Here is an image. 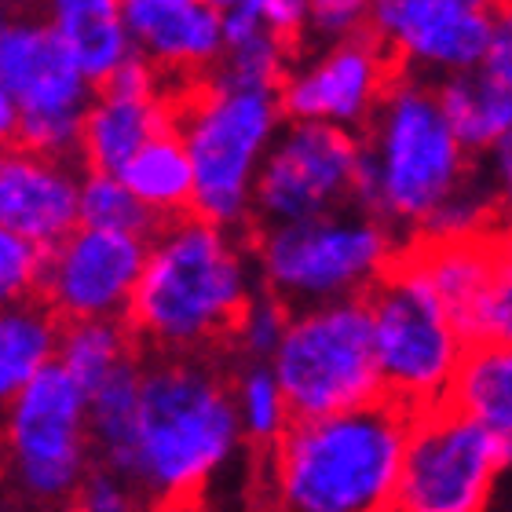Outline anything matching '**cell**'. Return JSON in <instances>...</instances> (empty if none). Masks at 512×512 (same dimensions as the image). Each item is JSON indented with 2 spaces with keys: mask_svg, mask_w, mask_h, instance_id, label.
I'll return each mask as SVG.
<instances>
[{
  "mask_svg": "<svg viewBox=\"0 0 512 512\" xmlns=\"http://www.w3.org/2000/svg\"><path fill=\"white\" fill-rule=\"evenodd\" d=\"M242 447L231 381L202 352H161L139 366L125 476L158 505L198 502Z\"/></svg>",
  "mask_w": 512,
  "mask_h": 512,
  "instance_id": "cell-1",
  "label": "cell"
},
{
  "mask_svg": "<svg viewBox=\"0 0 512 512\" xmlns=\"http://www.w3.org/2000/svg\"><path fill=\"white\" fill-rule=\"evenodd\" d=\"M414 410L388 395L322 417H293L267 454V487L278 509H392Z\"/></svg>",
  "mask_w": 512,
  "mask_h": 512,
  "instance_id": "cell-2",
  "label": "cell"
},
{
  "mask_svg": "<svg viewBox=\"0 0 512 512\" xmlns=\"http://www.w3.org/2000/svg\"><path fill=\"white\" fill-rule=\"evenodd\" d=\"M253 289V264L231 227L183 213L150 235L128 319L158 352H205L231 337Z\"/></svg>",
  "mask_w": 512,
  "mask_h": 512,
  "instance_id": "cell-3",
  "label": "cell"
},
{
  "mask_svg": "<svg viewBox=\"0 0 512 512\" xmlns=\"http://www.w3.org/2000/svg\"><path fill=\"white\" fill-rule=\"evenodd\" d=\"M359 132L352 205L392 227L395 238L417 235L428 213L469 180L472 154L443 118L432 85L403 66Z\"/></svg>",
  "mask_w": 512,
  "mask_h": 512,
  "instance_id": "cell-4",
  "label": "cell"
},
{
  "mask_svg": "<svg viewBox=\"0 0 512 512\" xmlns=\"http://www.w3.org/2000/svg\"><path fill=\"white\" fill-rule=\"evenodd\" d=\"M282 128L278 88L209 77L180 107V132L194 172L191 213L220 227L253 216V183L275 132Z\"/></svg>",
  "mask_w": 512,
  "mask_h": 512,
  "instance_id": "cell-5",
  "label": "cell"
},
{
  "mask_svg": "<svg viewBox=\"0 0 512 512\" xmlns=\"http://www.w3.org/2000/svg\"><path fill=\"white\" fill-rule=\"evenodd\" d=\"M399 238L359 205H341L286 224H264L256 267L289 308H308L341 297H363L392 264Z\"/></svg>",
  "mask_w": 512,
  "mask_h": 512,
  "instance_id": "cell-6",
  "label": "cell"
},
{
  "mask_svg": "<svg viewBox=\"0 0 512 512\" xmlns=\"http://www.w3.org/2000/svg\"><path fill=\"white\" fill-rule=\"evenodd\" d=\"M293 417H322L384 395L374 319L363 297L289 311L286 333L267 359Z\"/></svg>",
  "mask_w": 512,
  "mask_h": 512,
  "instance_id": "cell-7",
  "label": "cell"
},
{
  "mask_svg": "<svg viewBox=\"0 0 512 512\" xmlns=\"http://www.w3.org/2000/svg\"><path fill=\"white\" fill-rule=\"evenodd\" d=\"M366 304L374 319L384 395L410 410L447 399L454 370L469 344L425 271L403 246L395 249L384 275L366 289Z\"/></svg>",
  "mask_w": 512,
  "mask_h": 512,
  "instance_id": "cell-8",
  "label": "cell"
},
{
  "mask_svg": "<svg viewBox=\"0 0 512 512\" xmlns=\"http://www.w3.org/2000/svg\"><path fill=\"white\" fill-rule=\"evenodd\" d=\"M0 417L4 476L11 491L30 505L74 502L85 472L96 461L85 388L52 359L22 384Z\"/></svg>",
  "mask_w": 512,
  "mask_h": 512,
  "instance_id": "cell-9",
  "label": "cell"
},
{
  "mask_svg": "<svg viewBox=\"0 0 512 512\" xmlns=\"http://www.w3.org/2000/svg\"><path fill=\"white\" fill-rule=\"evenodd\" d=\"M512 469V439L439 399L410 417L392 509L480 512Z\"/></svg>",
  "mask_w": 512,
  "mask_h": 512,
  "instance_id": "cell-10",
  "label": "cell"
},
{
  "mask_svg": "<svg viewBox=\"0 0 512 512\" xmlns=\"http://www.w3.org/2000/svg\"><path fill=\"white\" fill-rule=\"evenodd\" d=\"M0 77L19 103V143L63 158L77 150L92 81L48 22H0Z\"/></svg>",
  "mask_w": 512,
  "mask_h": 512,
  "instance_id": "cell-11",
  "label": "cell"
},
{
  "mask_svg": "<svg viewBox=\"0 0 512 512\" xmlns=\"http://www.w3.org/2000/svg\"><path fill=\"white\" fill-rule=\"evenodd\" d=\"M359 132L330 121H289L275 132L253 183V216L286 224L352 205Z\"/></svg>",
  "mask_w": 512,
  "mask_h": 512,
  "instance_id": "cell-12",
  "label": "cell"
},
{
  "mask_svg": "<svg viewBox=\"0 0 512 512\" xmlns=\"http://www.w3.org/2000/svg\"><path fill=\"white\" fill-rule=\"evenodd\" d=\"M150 235L70 227L55 246L44 249L41 300L55 319H121L128 315L139 271L147 260Z\"/></svg>",
  "mask_w": 512,
  "mask_h": 512,
  "instance_id": "cell-13",
  "label": "cell"
},
{
  "mask_svg": "<svg viewBox=\"0 0 512 512\" xmlns=\"http://www.w3.org/2000/svg\"><path fill=\"white\" fill-rule=\"evenodd\" d=\"M395 70H399L395 55L363 26L341 41H330L293 74L286 70L278 85L282 118L330 121L359 132L374 114L377 99Z\"/></svg>",
  "mask_w": 512,
  "mask_h": 512,
  "instance_id": "cell-14",
  "label": "cell"
},
{
  "mask_svg": "<svg viewBox=\"0 0 512 512\" xmlns=\"http://www.w3.org/2000/svg\"><path fill=\"white\" fill-rule=\"evenodd\" d=\"M491 11L465 0H366V30L403 70L450 74L483 63Z\"/></svg>",
  "mask_w": 512,
  "mask_h": 512,
  "instance_id": "cell-15",
  "label": "cell"
},
{
  "mask_svg": "<svg viewBox=\"0 0 512 512\" xmlns=\"http://www.w3.org/2000/svg\"><path fill=\"white\" fill-rule=\"evenodd\" d=\"M169 125L172 110L158 88V70L143 55H128L88 103L77 150L88 169L118 172L154 132Z\"/></svg>",
  "mask_w": 512,
  "mask_h": 512,
  "instance_id": "cell-16",
  "label": "cell"
},
{
  "mask_svg": "<svg viewBox=\"0 0 512 512\" xmlns=\"http://www.w3.org/2000/svg\"><path fill=\"white\" fill-rule=\"evenodd\" d=\"M81 176L63 154H44L26 143L0 147V227L33 246H55L77 227Z\"/></svg>",
  "mask_w": 512,
  "mask_h": 512,
  "instance_id": "cell-17",
  "label": "cell"
},
{
  "mask_svg": "<svg viewBox=\"0 0 512 512\" xmlns=\"http://www.w3.org/2000/svg\"><path fill=\"white\" fill-rule=\"evenodd\" d=\"M132 52L158 74H205L224 52V19L205 0H121Z\"/></svg>",
  "mask_w": 512,
  "mask_h": 512,
  "instance_id": "cell-18",
  "label": "cell"
},
{
  "mask_svg": "<svg viewBox=\"0 0 512 512\" xmlns=\"http://www.w3.org/2000/svg\"><path fill=\"white\" fill-rule=\"evenodd\" d=\"M48 30L92 85H103L132 52L121 0H48Z\"/></svg>",
  "mask_w": 512,
  "mask_h": 512,
  "instance_id": "cell-19",
  "label": "cell"
},
{
  "mask_svg": "<svg viewBox=\"0 0 512 512\" xmlns=\"http://www.w3.org/2000/svg\"><path fill=\"white\" fill-rule=\"evenodd\" d=\"M432 92L439 99L443 118L450 121L454 136L472 158L487 154L512 128V88L483 66L439 74Z\"/></svg>",
  "mask_w": 512,
  "mask_h": 512,
  "instance_id": "cell-20",
  "label": "cell"
},
{
  "mask_svg": "<svg viewBox=\"0 0 512 512\" xmlns=\"http://www.w3.org/2000/svg\"><path fill=\"white\" fill-rule=\"evenodd\" d=\"M125 187L147 205L154 220H172L191 209L194 172L176 128H161L118 169Z\"/></svg>",
  "mask_w": 512,
  "mask_h": 512,
  "instance_id": "cell-21",
  "label": "cell"
},
{
  "mask_svg": "<svg viewBox=\"0 0 512 512\" xmlns=\"http://www.w3.org/2000/svg\"><path fill=\"white\" fill-rule=\"evenodd\" d=\"M447 403L512 439V344H469L447 388Z\"/></svg>",
  "mask_w": 512,
  "mask_h": 512,
  "instance_id": "cell-22",
  "label": "cell"
},
{
  "mask_svg": "<svg viewBox=\"0 0 512 512\" xmlns=\"http://www.w3.org/2000/svg\"><path fill=\"white\" fill-rule=\"evenodd\" d=\"M59 322L44 300H15L0 304V410L19 395L41 366L55 359Z\"/></svg>",
  "mask_w": 512,
  "mask_h": 512,
  "instance_id": "cell-23",
  "label": "cell"
},
{
  "mask_svg": "<svg viewBox=\"0 0 512 512\" xmlns=\"http://www.w3.org/2000/svg\"><path fill=\"white\" fill-rule=\"evenodd\" d=\"M55 363L74 377L85 392L136 363L132 333L118 319H77L66 322L55 341Z\"/></svg>",
  "mask_w": 512,
  "mask_h": 512,
  "instance_id": "cell-24",
  "label": "cell"
},
{
  "mask_svg": "<svg viewBox=\"0 0 512 512\" xmlns=\"http://www.w3.org/2000/svg\"><path fill=\"white\" fill-rule=\"evenodd\" d=\"M231 399H235L242 439H249L256 447H271L293 421L286 395H282V384L275 381L267 363H249L231 381Z\"/></svg>",
  "mask_w": 512,
  "mask_h": 512,
  "instance_id": "cell-25",
  "label": "cell"
},
{
  "mask_svg": "<svg viewBox=\"0 0 512 512\" xmlns=\"http://www.w3.org/2000/svg\"><path fill=\"white\" fill-rule=\"evenodd\" d=\"M77 224L107 227V231H136L154 235V213L128 191L118 172L88 169L77 187Z\"/></svg>",
  "mask_w": 512,
  "mask_h": 512,
  "instance_id": "cell-26",
  "label": "cell"
},
{
  "mask_svg": "<svg viewBox=\"0 0 512 512\" xmlns=\"http://www.w3.org/2000/svg\"><path fill=\"white\" fill-rule=\"evenodd\" d=\"M289 311L293 308L286 300H278L271 289H264V293L253 289V297L246 300V308L238 311L235 326H231V341L249 363H267L271 359V352H275L282 333H286Z\"/></svg>",
  "mask_w": 512,
  "mask_h": 512,
  "instance_id": "cell-27",
  "label": "cell"
},
{
  "mask_svg": "<svg viewBox=\"0 0 512 512\" xmlns=\"http://www.w3.org/2000/svg\"><path fill=\"white\" fill-rule=\"evenodd\" d=\"M465 341L469 344H512V264L502 260L494 264L487 286L469 315L465 326Z\"/></svg>",
  "mask_w": 512,
  "mask_h": 512,
  "instance_id": "cell-28",
  "label": "cell"
},
{
  "mask_svg": "<svg viewBox=\"0 0 512 512\" xmlns=\"http://www.w3.org/2000/svg\"><path fill=\"white\" fill-rule=\"evenodd\" d=\"M44 249L0 227V304H15L37 293Z\"/></svg>",
  "mask_w": 512,
  "mask_h": 512,
  "instance_id": "cell-29",
  "label": "cell"
},
{
  "mask_svg": "<svg viewBox=\"0 0 512 512\" xmlns=\"http://www.w3.org/2000/svg\"><path fill=\"white\" fill-rule=\"evenodd\" d=\"M136 498H139L136 487L125 476H118L114 469H107V465L88 469L74 494V502L85 512H128L136 505Z\"/></svg>",
  "mask_w": 512,
  "mask_h": 512,
  "instance_id": "cell-30",
  "label": "cell"
},
{
  "mask_svg": "<svg viewBox=\"0 0 512 512\" xmlns=\"http://www.w3.org/2000/svg\"><path fill=\"white\" fill-rule=\"evenodd\" d=\"M238 4L253 8L256 19L264 22L278 41H286L289 48L308 33V19H311L308 0H238Z\"/></svg>",
  "mask_w": 512,
  "mask_h": 512,
  "instance_id": "cell-31",
  "label": "cell"
},
{
  "mask_svg": "<svg viewBox=\"0 0 512 512\" xmlns=\"http://www.w3.org/2000/svg\"><path fill=\"white\" fill-rule=\"evenodd\" d=\"M487 154H491V161H487V180H491L498 213L512 216V128L487 150Z\"/></svg>",
  "mask_w": 512,
  "mask_h": 512,
  "instance_id": "cell-32",
  "label": "cell"
},
{
  "mask_svg": "<svg viewBox=\"0 0 512 512\" xmlns=\"http://www.w3.org/2000/svg\"><path fill=\"white\" fill-rule=\"evenodd\" d=\"M19 139V103L11 96V88L0 77V147Z\"/></svg>",
  "mask_w": 512,
  "mask_h": 512,
  "instance_id": "cell-33",
  "label": "cell"
},
{
  "mask_svg": "<svg viewBox=\"0 0 512 512\" xmlns=\"http://www.w3.org/2000/svg\"><path fill=\"white\" fill-rule=\"evenodd\" d=\"M494 246H498L502 260L512 264V216H502V220L494 224Z\"/></svg>",
  "mask_w": 512,
  "mask_h": 512,
  "instance_id": "cell-34",
  "label": "cell"
},
{
  "mask_svg": "<svg viewBox=\"0 0 512 512\" xmlns=\"http://www.w3.org/2000/svg\"><path fill=\"white\" fill-rule=\"evenodd\" d=\"M205 4H209V8H216V11H227V8H235L238 0H205Z\"/></svg>",
  "mask_w": 512,
  "mask_h": 512,
  "instance_id": "cell-35",
  "label": "cell"
},
{
  "mask_svg": "<svg viewBox=\"0 0 512 512\" xmlns=\"http://www.w3.org/2000/svg\"><path fill=\"white\" fill-rule=\"evenodd\" d=\"M311 8H326V4H341V0H308Z\"/></svg>",
  "mask_w": 512,
  "mask_h": 512,
  "instance_id": "cell-36",
  "label": "cell"
},
{
  "mask_svg": "<svg viewBox=\"0 0 512 512\" xmlns=\"http://www.w3.org/2000/svg\"><path fill=\"white\" fill-rule=\"evenodd\" d=\"M505 85H509V88H512V74H509V77H505Z\"/></svg>",
  "mask_w": 512,
  "mask_h": 512,
  "instance_id": "cell-37",
  "label": "cell"
},
{
  "mask_svg": "<svg viewBox=\"0 0 512 512\" xmlns=\"http://www.w3.org/2000/svg\"><path fill=\"white\" fill-rule=\"evenodd\" d=\"M4 19H8V15H4V11H0V22H4Z\"/></svg>",
  "mask_w": 512,
  "mask_h": 512,
  "instance_id": "cell-38",
  "label": "cell"
}]
</instances>
